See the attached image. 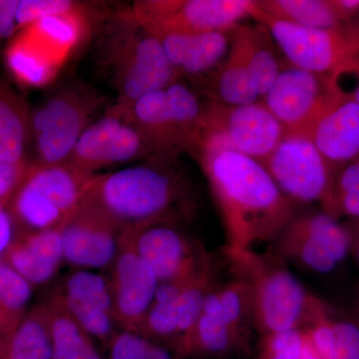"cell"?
Segmentation results:
<instances>
[{
    "label": "cell",
    "mask_w": 359,
    "mask_h": 359,
    "mask_svg": "<svg viewBox=\"0 0 359 359\" xmlns=\"http://www.w3.org/2000/svg\"><path fill=\"white\" fill-rule=\"evenodd\" d=\"M198 158L221 212L228 252L275 240L294 219V203L261 163L212 137H205Z\"/></svg>",
    "instance_id": "obj_1"
},
{
    "label": "cell",
    "mask_w": 359,
    "mask_h": 359,
    "mask_svg": "<svg viewBox=\"0 0 359 359\" xmlns=\"http://www.w3.org/2000/svg\"><path fill=\"white\" fill-rule=\"evenodd\" d=\"M190 186L177 160L152 159L97 174L87 199L123 231L171 223Z\"/></svg>",
    "instance_id": "obj_2"
},
{
    "label": "cell",
    "mask_w": 359,
    "mask_h": 359,
    "mask_svg": "<svg viewBox=\"0 0 359 359\" xmlns=\"http://www.w3.org/2000/svg\"><path fill=\"white\" fill-rule=\"evenodd\" d=\"M95 62L117 92L116 102L123 105L181 80L159 40L126 9L104 18L96 40Z\"/></svg>",
    "instance_id": "obj_3"
},
{
    "label": "cell",
    "mask_w": 359,
    "mask_h": 359,
    "mask_svg": "<svg viewBox=\"0 0 359 359\" xmlns=\"http://www.w3.org/2000/svg\"><path fill=\"white\" fill-rule=\"evenodd\" d=\"M238 276L252 292V325L264 335L311 327L321 318L320 304L280 257L254 250L228 252Z\"/></svg>",
    "instance_id": "obj_4"
},
{
    "label": "cell",
    "mask_w": 359,
    "mask_h": 359,
    "mask_svg": "<svg viewBox=\"0 0 359 359\" xmlns=\"http://www.w3.org/2000/svg\"><path fill=\"white\" fill-rule=\"evenodd\" d=\"M130 112L164 159L197 156L207 131L205 100L181 80L128 106Z\"/></svg>",
    "instance_id": "obj_5"
},
{
    "label": "cell",
    "mask_w": 359,
    "mask_h": 359,
    "mask_svg": "<svg viewBox=\"0 0 359 359\" xmlns=\"http://www.w3.org/2000/svg\"><path fill=\"white\" fill-rule=\"evenodd\" d=\"M97 174L70 164L30 165L8 208L22 231L61 228L86 199Z\"/></svg>",
    "instance_id": "obj_6"
},
{
    "label": "cell",
    "mask_w": 359,
    "mask_h": 359,
    "mask_svg": "<svg viewBox=\"0 0 359 359\" xmlns=\"http://www.w3.org/2000/svg\"><path fill=\"white\" fill-rule=\"evenodd\" d=\"M104 97L83 83L61 85L30 113L32 165L69 162L80 137L104 105Z\"/></svg>",
    "instance_id": "obj_7"
},
{
    "label": "cell",
    "mask_w": 359,
    "mask_h": 359,
    "mask_svg": "<svg viewBox=\"0 0 359 359\" xmlns=\"http://www.w3.org/2000/svg\"><path fill=\"white\" fill-rule=\"evenodd\" d=\"M152 159L164 158L135 121L128 106L116 102L87 127L68 163L97 174L104 168Z\"/></svg>",
    "instance_id": "obj_8"
},
{
    "label": "cell",
    "mask_w": 359,
    "mask_h": 359,
    "mask_svg": "<svg viewBox=\"0 0 359 359\" xmlns=\"http://www.w3.org/2000/svg\"><path fill=\"white\" fill-rule=\"evenodd\" d=\"M254 20L268 28L273 41L294 67L330 77L340 66L359 55L358 20L318 29L271 18L257 6Z\"/></svg>",
    "instance_id": "obj_9"
},
{
    "label": "cell",
    "mask_w": 359,
    "mask_h": 359,
    "mask_svg": "<svg viewBox=\"0 0 359 359\" xmlns=\"http://www.w3.org/2000/svg\"><path fill=\"white\" fill-rule=\"evenodd\" d=\"M127 13L151 32H229L257 11L254 0H140Z\"/></svg>",
    "instance_id": "obj_10"
},
{
    "label": "cell",
    "mask_w": 359,
    "mask_h": 359,
    "mask_svg": "<svg viewBox=\"0 0 359 359\" xmlns=\"http://www.w3.org/2000/svg\"><path fill=\"white\" fill-rule=\"evenodd\" d=\"M261 164L292 202L323 201L332 205L334 170L309 135L285 132L275 150Z\"/></svg>",
    "instance_id": "obj_11"
},
{
    "label": "cell",
    "mask_w": 359,
    "mask_h": 359,
    "mask_svg": "<svg viewBox=\"0 0 359 359\" xmlns=\"http://www.w3.org/2000/svg\"><path fill=\"white\" fill-rule=\"evenodd\" d=\"M205 137L218 139L259 163L271 154L285 133L261 101L231 106L205 99Z\"/></svg>",
    "instance_id": "obj_12"
},
{
    "label": "cell",
    "mask_w": 359,
    "mask_h": 359,
    "mask_svg": "<svg viewBox=\"0 0 359 359\" xmlns=\"http://www.w3.org/2000/svg\"><path fill=\"white\" fill-rule=\"evenodd\" d=\"M335 97L330 77L290 65L283 68L261 102L285 132L308 134Z\"/></svg>",
    "instance_id": "obj_13"
},
{
    "label": "cell",
    "mask_w": 359,
    "mask_h": 359,
    "mask_svg": "<svg viewBox=\"0 0 359 359\" xmlns=\"http://www.w3.org/2000/svg\"><path fill=\"white\" fill-rule=\"evenodd\" d=\"M124 231L160 283L196 278L212 268L211 257L205 250L171 223Z\"/></svg>",
    "instance_id": "obj_14"
},
{
    "label": "cell",
    "mask_w": 359,
    "mask_h": 359,
    "mask_svg": "<svg viewBox=\"0 0 359 359\" xmlns=\"http://www.w3.org/2000/svg\"><path fill=\"white\" fill-rule=\"evenodd\" d=\"M123 231L86 197L61 226L63 259L82 269L110 268L119 250Z\"/></svg>",
    "instance_id": "obj_15"
},
{
    "label": "cell",
    "mask_w": 359,
    "mask_h": 359,
    "mask_svg": "<svg viewBox=\"0 0 359 359\" xmlns=\"http://www.w3.org/2000/svg\"><path fill=\"white\" fill-rule=\"evenodd\" d=\"M111 268L109 285L116 325L139 332L154 302L159 280L134 249L126 231Z\"/></svg>",
    "instance_id": "obj_16"
},
{
    "label": "cell",
    "mask_w": 359,
    "mask_h": 359,
    "mask_svg": "<svg viewBox=\"0 0 359 359\" xmlns=\"http://www.w3.org/2000/svg\"><path fill=\"white\" fill-rule=\"evenodd\" d=\"M48 301L65 311L92 339L108 346L116 325L108 278L79 269L65 278Z\"/></svg>",
    "instance_id": "obj_17"
},
{
    "label": "cell",
    "mask_w": 359,
    "mask_h": 359,
    "mask_svg": "<svg viewBox=\"0 0 359 359\" xmlns=\"http://www.w3.org/2000/svg\"><path fill=\"white\" fill-rule=\"evenodd\" d=\"M151 33L159 40L180 79L200 81L216 70L230 49L231 32Z\"/></svg>",
    "instance_id": "obj_18"
},
{
    "label": "cell",
    "mask_w": 359,
    "mask_h": 359,
    "mask_svg": "<svg viewBox=\"0 0 359 359\" xmlns=\"http://www.w3.org/2000/svg\"><path fill=\"white\" fill-rule=\"evenodd\" d=\"M309 138L332 170L359 158V105L337 96L309 130Z\"/></svg>",
    "instance_id": "obj_19"
},
{
    "label": "cell",
    "mask_w": 359,
    "mask_h": 359,
    "mask_svg": "<svg viewBox=\"0 0 359 359\" xmlns=\"http://www.w3.org/2000/svg\"><path fill=\"white\" fill-rule=\"evenodd\" d=\"M1 259L32 287L48 283L65 262L61 228L21 231L14 236Z\"/></svg>",
    "instance_id": "obj_20"
},
{
    "label": "cell",
    "mask_w": 359,
    "mask_h": 359,
    "mask_svg": "<svg viewBox=\"0 0 359 359\" xmlns=\"http://www.w3.org/2000/svg\"><path fill=\"white\" fill-rule=\"evenodd\" d=\"M268 28L238 25L231 30V43L237 47L250 73L259 98L269 91L283 67Z\"/></svg>",
    "instance_id": "obj_21"
},
{
    "label": "cell",
    "mask_w": 359,
    "mask_h": 359,
    "mask_svg": "<svg viewBox=\"0 0 359 359\" xmlns=\"http://www.w3.org/2000/svg\"><path fill=\"white\" fill-rule=\"evenodd\" d=\"M208 76L209 79H203L207 82L204 85L208 86L205 93L209 100L231 106L249 105L261 100L244 59L231 43L223 62Z\"/></svg>",
    "instance_id": "obj_22"
},
{
    "label": "cell",
    "mask_w": 359,
    "mask_h": 359,
    "mask_svg": "<svg viewBox=\"0 0 359 359\" xmlns=\"http://www.w3.org/2000/svg\"><path fill=\"white\" fill-rule=\"evenodd\" d=\"M30 113L25 104L0 82V159L18 165H29Z\"/></svg>",
    "instance_id": "obj_23"
},
{
    "label": "cell",
    "mask_w": 359,
    "mask_h": 359,
    "mask_svg": "<svg viewBox=\"0 0 359 359\" xmlns=\"http://www.w3.org/2000/svg\"><path fill=\"white\" fill-rule=\"evenodd\" d=\"M39 309L48 328L52 359H102L93 339L65 311L48 299Z\"/></svg>",
    "instance_id": "obj_24"
},
{
    "label": "cell",
    "mask_w": 359,
    "mask_h": 359,
    "mask_svg": "<svg viewBox=\"0 0 359 359\" xmlns=\"http://www.w3.org/2000/svg\"><path fill=\"white\" fill-rule=\"evenodd\" d=\"M238 344L223 313L216 289L211 287L202 313L194 328L187 353L200 351L208 355H223Z\"/></svg>",
    "instance_id": "obj_25"
},
{
    "label": "cell",
    "mask_w": 359,
    "mask_h": 359,
    "mask_svg": "<svg viewBox=\"0 0 359 359\" xmlns=\"http://www.w3.org/2000/svg\"><path fill=\"white\" fill-rule=\"evenodd\" d=\"M259 11L294 25L330 29L344 25L339 20L330 0H257Z\"/></svg>",
    "instance_id": "obj_26"
},
{
    "label": "cell",
    "mask_w": 359,
    "mask_h": 359,
    "mask_svg": "<svg viewBox=\"0 0 359 359\" xmlns=\"http://www.w3.org/2000/svg\"><path fill=\"white\" fill-rule=\"evenodd\" d=\"M0 359H52L48 328L39 308L29 311L13 332L0 339Z\"/></svg>",
    "instance_id": "obj_27"
},
{
    "label": "cell",
    "mask_w": 359,
    "mask_h": 359,
    "mask_svg": "<svg viewBox=\"0 0 359 359\" xmlns=\"http://www.w3.org/2000/svg\"><path fill=\"white\" fill-rule=\"evenodd\" d=\"M32 285L0 259V339L13 332L29 313Z\"/></svg>",
    "instance_id": "obj_28"
},
{
    "label": "cell",
    "mask_w": 359,
    "mask_h": 359,
    "mask_svg": "<svg viewBox=\"0 0 359 359\" xmlns=\"http://www.w3.org/2000/svg\"><path fill=\"white\" fill-rule=\"evenodd\" d=\"M280 237H283L282 250L285 256L295 259L304 268L318 273H328L337 268L334 257L309 238L294 222H290Z\"/></svg>",
    "instance_id": "obj_29"
},
{
    "label": "cell",
    "mask_w": 359,
    "mask_h": 359,
    "mask_svg": "<svg viewBox=\"0 0 359 359\" xmlns=\"http://www.w3.org/2000/svg\"><path fill=\"white\" fill-rule=\"evenodd\" d=\"M224 320L235 334L238 344L247 335L248 327L252 325V292L249 283L238 280L216 287Z\"/></svg>",
    "instance_id": "obj_30"
},
{
    "label": "cell",
    "mask_w": 359,
    "mask_h": 359,
    "mask_svg": "<svg viewBox=\"0 0 359 359\" xmlns=\"http://www.w3.org/2000/svg\"><path fill=\"white\" fill-rule=\"evenodd\" d=\"M292 222L309 238L325 248L337 264L346 259L351 247L348 233L330 214H316Z\"/></svg>",
    "instance_id": "obj_31"
},
{
    "label": "cell",
    "mask_w": 359,
    "mask_h": 359,
    "mask_svg": "<svg viewBox=\"0 0 359 359\" xmlns=\"http://www.w3.org/2000/svg\"><path fill=\"white\" fill-rule=\"evenodd\" d=\"M107 346L110 359H175L157 340L128 330L115 332Z\"/></svg>",
    "instance_id": "obj_32"
},
{
    "label": "cell",
    "mask_w": 359,
    "mask_h": 359,
    "mask_svg": "<svg viewBox=\"0 0 359 359\" xmlns=\"http://www.w3.org/2000/svg\"><path fill=\"white\" fill-rule=\"evenodd\" d=\"M6 62L14 76L30 86L47 83L53 72L49 61L39 52L22 44L14 45L9 49Z\"/></svg>",
    "instance_id": "obj_33"
},
{
    "label": "cell",
    "mask_w": 359,
    "mask_h": 359,
    "mask_svg": "<svg viewBox=\"0 0 359 359\" xmlns=\"http://www.w3.org/2000/svg\"><path fill=\"white\" fill-rule=\"evenodd\" d=\"M83 4L73 0H18V22L20 28L36 25L48 16L81 13Z\"/></svg>",
    "instance_id": "obj_34"
},
{
    "label": "cell",
    "mask_w": 359,
    "mask_h": 359,
    "mask_svg": "<svg viewBox=\"0 0 359 359\" xmlns=\"http://www.w3.org/2000/svg\"><path fill=\"white\" fill-rule=\"evenodd\" d=\"M81 13L48 16L35 25L45 37L52 40L54 43L71 47L76 44L81 36V23L79 21Z\"/></svg>",
    "instance_id": "obj_35"
},
{
    "label": "cell",
    "mask_w": 359,
    "mask_h": 359,
    "mask_svg": "<svg viewBox=\"0 0 359 359\" xmlns=\"http://www.w3.org/2000/svg\"><path fill=\"white\" fill-rule=\"evenodd\" d=\"M262 359H302L306 335L304 330H292L264 335Z\"/></svg>",
    "instance_id": "obj_36"
},
{
    "label": "cell",
    "mask_w": 359,
    "mask_h": 359,
    "mask_svg": "<svg viewBox=\"0 0 359 359\" xmlns=\"http://www.w3.org/2000/svg\"><path fill=\"white\" fill-rule=\"evenodd\" d=\"M330 79L335 95L359 105V55L340 66Z\"/></svg>",
    "instance_id": "obj_37"
},
{
    "label": "cell",
    "mask_w": 359,
    "mask_h": 359,
    "mask_svg": "<svg viewBox=\"0 0 359 359\" xmlns=\"http://www.w3.org/2000/svg\"><path fill=\"white\" fill-rule=\"evenodd\" d=\"M334 349L332 359H359V327L351 321L332 323Z\"/></svg>",
    "instance_id": "obj_38"
},
{
    "label": "cell",
    "mask_w": 359,
    "mask_h": 359,
    "mask_svg": "<svg viewBox=\"0 0 359 359\" xmlns=\"http://www.w3.org/2000/svg\"><path fill=\"white\" fill-rule=\"evenodd\" d=\"M30 165H18L0 159V202L9 205Z\"/></svg>",
    "instance_id": "obj_39"
},
{
    "label": "cell",
    "mask_w": 359,
    "mask_h": 359,
    "mask_svg": "<svg viewBox=\"0 0 359 359\" xmlns=\"http://www.w3.org/2000/svg\"><path fill=\"white\" fill-rule=\"evenodd\" d=\"M18 6V0H0V41L11 39L20 29Z\"/></svg>",
    "instance_id": "obj_40"
},
{
    "label": "cell",
    "mask_w": 359,
    "mask_h": 359,
    "mask_svg": "<svg viewBox=\"0 0 359 359\" xmlns=\"http://www.w3.org/2000/svg\"><path fill=\"white\" fill-rule=\"evenodd\" d=\"M359 192V158L342 169L337 180V192L332 196V201L337 196L344 194Z\"/></svg>",
    "instance_id": "obj_41"
},
{
    "label": "cell",
    "mask_w": 359,
    "mask_h": 359,
    "mask_svg": "<svg viewBox=\"0 0 359 359\" xmlns=\"http://www.w3.org/2000/svg\"><path fill=\"white\" fill-rule=\"evenodd\" d=\"M13 219L8 205L0 202V259L14 238Z\"/></svg>",
    "instance_id": "obj_42"
},
{
    "label": "cell",
    "mask_w": 359,
    "mask_h": 359,
    "mask_svg": "<svg viewBox=\"0 0 359 359\" xmlns=\"http://www.w3.org/2000/svg\"><path fill=\"white\" fill-rule=\"evenodd\" d=\"M337 205L344 214L359 217V192L337 196Z\"/></svg>",
    "instance_id": "obj_43"
},
{
    "label": "cell",
    "mask_w": 359,
    "mask_h": 359,
    "mask_svg": "<svg viewBox=\"0 0 359 359\" xmlns=\"http://www.w3.org/2000/svg\"><path fill=\"white\" fill-rule=\"evenodd\" d=\"M302 359H323L320 358V354L314 351L313 347L311 346V344H309L308 337H306V346H304Z\"/></svg>",
    "instance_id": "obj_44"
},
{
    "label": "cell",
    "mask_w": 359,
    "mask_h": 359,
    "mask_svg": "<svg viewBox=\"0 0 359 359\" xmlns=\"http://www.w3.org/2000/svg\"><path fill=\"white\" fill-rule=\"evenodd\" d=\"M358 261H359V249H358Z\"/></svg>",
    "instance_id": "obj_45"
},
{
    "label": "cell",
    "mask_w": 359,
    "mask_h": 359,
    "mask_svg": "<svg viewBox=\"0 0 359 359\" xmlns=\"http://www.w3.org/2000/svg\"><path fill=\"white\" fill-rule=\"evenodd\" d=\"M358 18H359V16H358ZM358 21H359V20H358Z\"/></svg>",
    "instance_id": "obj_46"
}]
</instances>
